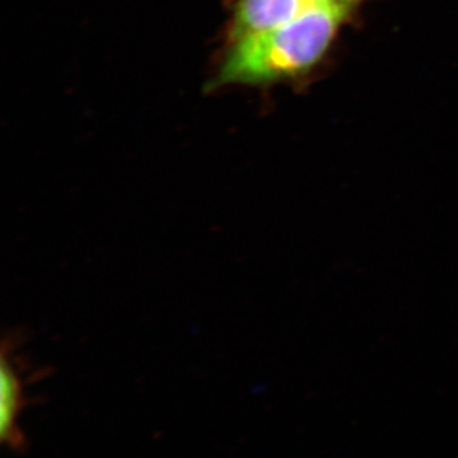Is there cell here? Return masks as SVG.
I'll return each mask as SVG.
<instances>
[{
    "mask_svg": "<svg viewBox=\"0 0 458 458\" xmlns=\"http://www.w3.org/2000/svg\"><path fill=\"white\" fill-rule=\"evenodd\" d=\"M20 335L9 334L2 343V364H0V441L12 452L26 451L29 442L21 429L18 419L23 409L31 403L25 393V367L16 354L17 339Z\"/></svg>",
    "mask_w": 458,
    "mask_h": 458,
    "instance_id": "cell-2",
    "label": "cell"
},
{
    "mask_svg": "<svg viewBox=\"0 0 458 458\" xmlns=\"http://www.w3.org/2000/svg\"><path fill=\"white\" fill-rule=\"evenodd\" d=\"M312 7L306 0H237L227 30V45L271 31Z\"/></svg>",
    "mask_w": 458,
    "mask_h": 458,
    "instance_id": "cell-3",
    "label": "cell"
},
{
    "mask_svg": "<svg viewBox=\"0 0 458 458\" xmlns=\"http://www.w3.org/2000/svg\"><path fill=\"white\" fill-rule=\"evenodd\" d=\"M310 4L318 5V4H330V3H345L344 0H306Z\"/></svg>",
    "mask_w": 458,
    "mask_h": 458,
    "instance_id": "cell-4",
    "label": "cell"
},
{
    "mask_svg": "<svg viewBox=\"0 0 458 458\" xmlns=\"http://www.w3.org/2000/svg\"><path fill=\"white\" fill-rule=\"evenodd\" d=\"M344 2H345L346 4H349V3L357 2V0H344Z\"/></svg>",
    "mask_w": 458,
    "mask_h": 458,
    "instance_id": "cell-5",
    "label": "cell"
},
{
    "mask_svg": "<svg viewBox=\"0 0 458 458\" xmlns=\"http://www.w3.org/2000/svg\"><path fill=\"white\" fill-rule=\"evenodd\" d=\"M346 14V3L312 5L278 29L229 44L210 87L276 83L312 71L333 47Z\"/></svg>",
    "mask_w": 458,
    "mask_h": 458,
    "instance_id": "cell-1",
    "label": "cell"
}]
</instances>
